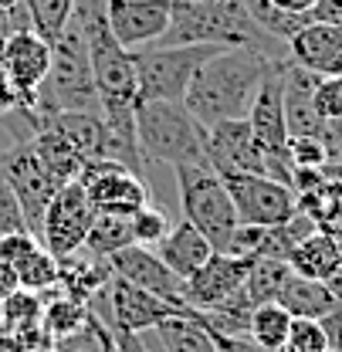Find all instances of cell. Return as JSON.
Returning a JSON list of instances; mask_svg holds the SVG:
<instances>
[{"mask_svg":"<svg viewBox=\"0 0 342 352\" xmlns=\"http://www.w3.org/2000/svg\"><path fill=\"white\" fill-rule=\"evenodd\" d=\"M288 160H292V166L325 170V166H329V149H325V142L315 139V135H292V139H288Z\"/></svg>","mask_w":342,"mask_h":352,"instance_id":"obj_32","label":"cell"},{"mask_svg":"<svg viewBox=\"0 0 342 352\" xmlns=\"http://www.w3.org/2000/svg\"><path fill=\"white\" fill-rule=\"evenodd\" d=\"M0 176L10 183V190L17 193L24 217L31 223V230H41V220L47 204L54 200V193L61 190V183L47 173V166L41 163L38 149L31 139L24 142H3L0 146Z\"/></svg>","mask_w":342,"mask_h":352,"instance_id":"obj_8","label":"cell"},{"mask_svg":"<svg viewBox=\"0 0 342 352\" xmlns=\"http://www.w3.org/2000/svg\"><path fill=\"white\" fill-rule=\"evenodd\" d=\"M129 220H132V237H136V244H142V248H156V244L170 234L167 210H160V207H153V204H146L142 210H136Z\"/></svg>","mask_w":342,"mask_h":352,"instance_id":"obj_30","label":"cell"},{"mask_svg":"<svg viewBox=\"0 0 342 352\" xmlns=\"http://www.w3.org/2000/svg\"><path fill=\"white\" fill-rule=\"evenodd\" d=\"M14 271H17L21 288H28V292H38V295H41V292H47V288H54V285H58L61 264H58V258H54L51 251L38 248L31 258H24Z\"/></svg>","mask_w":342,"mask_h":352,"instance_id":"obj_28","label":"cell"},{"mask_svg":"<svg viewBox=\"0 0 342 352\" xmlns=\"http://www.w3.org/2000/svg\"><path fill=\"white\" fill-rule=\"evenodd\" d=\"M41 298H44L41 325L47 329L51 339H65V336L85 329L88 318H92V308L85 302H78V298H72V295H65L58 285L41 292Z\"/></svg>","mask_w":342,"mask_h":352,"instance_id":"obj_22","label":"cell"},{"mask_svg":"<svg viewBox=\"0 0 342 352\" xmlns=\"http://www.w3.org/2000/svg\"><path fill=\"white\" fill-rule=\"evenodd\" d=\"M102 342H105V322L98 315H92L85 329H78L65 339H54V352H102Z\"/></svg>","mask_w":342,"mask_h":352,"instance_id":"obj_33","label":"cell"},{"mask_svg":"<svg viewBox=\"0 0 342 352\" xmlns=\"http://www.w3.org/2000/svg\"><path fill=\"white\" fill-rule=\"evenodd\" d=\"M308 21H319V24H336L342 28V0H315Z\"/></svg>","mask_w":342,"mask_h":352,"instance_id":"obj_37","label":"cell"},{"mask_svg":"<svg viewBox=\"0 0 342 352\" xmlns=\"http://www.w3.org/2000/svg\"><path fill=\"white\" fill-rule=\"evenodd\" d=\"M173 0H105L109 31L126 51L156 44L170 28Z\"/></svg>","mask_w":342,"mask_h":352,"instance_id":"obj_15","label":"cell"},{"mask_svg":"<svg viewBox=\"0 0 342 352\" xmlns=\"http://www.w3.org/2000/svg\"><path fill=\"white\" fill-rule=\"evenodd\" d=\"M92 220H95V207L88 200L85 186L75 179V183H65L54 200L47 204L41 220V237L44 251H51L58 261L61 258H72L78 251H85V241H88V230H92Z\"/></svg>","mask_w":342,"mask_h":352,"instance_id":"obj_9","label":"cell"},{"mask_svg":"<svg viewBox=\"0 0 342 352\" xmlns=\"http://www.w3.org/2000/svg\"><path fill=\"white\" fill-rule=\"evenodd\" d=\"M329 352H332V349H329Z\"/></svg>","mask_w":342,"mask_h":352,"instance_id":"obj_47","label":"cell"},{"mask_svg":"<svg viewBox=\"0 0 342 352\" xmlns=\"http://www.w3.org/2000/svg\"><path fill=\"white\" fill-rule=\"evenodd\" d=\"M244 7H248L251 21H255L264 34H271V38H278V41H285V44L292 41L301 28L308 24V17L285 14V10H278L271 0H244Z\"/></svg>","mask_w":342,"mask_h":352,"instance_id":"obj_27","label":"cell"},{"mask_svg":"<svg viewBox=\"0 0 342 352\" xmlns=\"http://www.w3.org/2000/svg\"><path fill=\"white\" fill-rule=\"evenodd\" d=\"M78 183L85 186L88 200L95 214H116V217H132L146 204H153V193L146 179L129 173L116 160H85Z\"/></svg>","mask_w":342,"mask_h":352,"instance_id":"obj_11","label":"cell"},{"mask_svg":"<svg viewBox=\"0 0 342 352\" xmlns=\"http://www.w3.org/2000/svg\"><path fill=\"white\" fill-rule=\"evenodd\" d=\"M325 285H329V292H332V295L339 298V305H342V271H336V274H332V278H329Z\"/></svg>","mask_w":342,"mask_h":352,"instance_id":"obj_42","label":"cell"},{"mask_svg":"<svg viewBox=\"0 0 342 352\" xmlns=\"http://www.w3.org/2000/svg\"><path fill=\"white\" fill-rule=\"evenodd\" d=\"M288 58H292V65H299L319 78L342 75V28L308 21L288 41Z\"/></svg>","mask_w":342,"mask_h":352,"instance_id":"obj_17","label":"cell"},{"mask_svg":"<svg viewBox=\"0 0 342 352\" xmlns=\"http://www.w3.org/2000/svg\"><path fill=\"white\" fill-rule=\"evenodd\" d=\"M34 149H38V156H41V163L47 166V173L54 176L61 186L65 183H75L78 176H82V166H85V156L72 146V139L65 135V132L54 126V119L44 126L34 139Z\"/></svg>","mask_w":342,"mask_h":352,"instance_id":"obj_21","label":"cell"},{"mask_svg":"<svg viewBox=\"0 0 342 352\" xmlns=\"http://www.w3.org/2000/svg\"><path fill=\"white\" fill-rule=\"evenodd\" d=\"M88 308H92V315H98L109 329H126V332H136V336L153 332L156 325H163L173 315H190V311H193V308L170 305V302H163V298H156V295L136 288L132 281L119 278V274L109 278L105 292H102L98 298H92Z\"/></svg>","mask_w":342,"mask_h":352,"instance_id":"obj_7","label":"cell"},{"mask_svg":"<svg viewBox=\"0 0 342 352\" xmlns=\"http://www.w3.org/2000/svg\"><path fill=\"white\" fill-rule=\"evenodd\" d=\"M336 241H339V254H342V230H336Z\"/></svg>","mask_w":342,"mask_h":352,"instance_id":"obj_45","label":"cell"},{"mask_svg":"<svg viewBox=\"0 0 342 352\" xmlns=\"http://www.w3.org/2000/svg\"><path fill=\"white\" fill-rule=\"evenodd\" d=\"M312 105H315L319 119H325V122H336V119H342V75L322 78V82L315 85Z\"/></svg>","mask_w":342,"mask_h":352,"instance_id":"obj_35","label":"cell"},{"mask_svg":"<svg viewBox=\"0 0 342 352\" xmlns=\"http://www.w3.org/2000/svg\"><path fill=\"white\" fill-rule=\"evenodd\" d=\"M278 305H285L292 311V318H325L329 311H336L339 298L329 292L325 281H315V278H301V274H288L281 295H278Z\"/></svg>","mask_w":342,"mask_h":352,"instance_id":"obj_20","label":"cell"},{"mask_svg":"<svg viewBox=\"0 0 342 352\" xmlns=\"http://www.w3.org/2000/svg\"><path fill=\"white\" fill-rule=\"evenodd\" d=\"M109 267H112V274L132 281L136 288H142V292H149V295H156L176 308H190L186 305V281L156 254V248L129 244L119 254L109 258Z\"/></svg>","mask_w":342,"mask_h":352,"instance_id":"obj_14","label":"cell"},{"mask_svg":"<svg viewBox=\"0 0 342 352\" xmlns=\"http://www.w3.org/2000/svg\"><path fill=\"white\" fill-rule=\"evenodd\" d=\"M21 230H31V223L24 217V207H21L17 193H14L10 183L0 176V237L21 234ZM31 234H34V230H31Z\"/></svg>","mask_w":342,"mask_h":352,"instance_id":"obj_34","label":"cell"},{"mask_svg":"<svg viewBox=\"0 0 342 352\" xmlns=\"http://www.w3.org/2000/svg\"><path fill=\"white\" fill-rule=\"evenodd\" d=\"M44 311V298L38 292H28V288H17L14 295H7L0 302V322L7 329H24V325H34L41 322Z\"/></svg>","mask_w":342,"mask_h":352,"instance_id":"obj_29","label":"cell"},{"mask_svg":"<svg viewBox=\"0 0 342 352\" xmlns=\"http://www.w3.org/2000/svg\"><path fill=\"white\" fill-rule=\"evenodd\" d=\"M129 244H136V237H132V220L116 217V214H95L92 230H88V241H85V251L92 258L109 261L112 254H119Z\"/></svg>","mask_w":342,"mask_h":352,"instance_id":"obj_24","label":"cell"},{"mask_svg":"<svg viewBox=\"0 0 342 352\" xmlns=\"http://www.w3.org/2000/svg\"><path fill=\"white\" fill-rule=\"evenodd\" d=\"M292 267L288 261H278V258H257L248 271V281H244V292L255 305H264V302H278L285 281H288Z\"/></svg>","mask_w":342,"mask_h":352,"instance_id":"obj_26","label":"cell"},{"mask_svg":"<svg viewBox=\"0 0 342 352\" xmlns=\"http://www.w3.org/2000/svg\"><path fill=\"white\" fill-rule=\"evenodd\" d=\"M207 146V163L214 166L220 176L234 173H264L268 176V156L255 139V129L248 119H227L217 122L204 135Z\"/></svg>","mask_w":342,"mask_h":352,"instance_id":"obj_12","label":"cell"},{"mask_svg":"<svg viewBox=\"0 0 342 352\" xmlns=\"http://www.w3.org/2000/svg\"><path fill=\"white\" fill-rule=\"evenodd\" d=\"M204 135L183 102H136V142L146 166L207 163Z\"/></svg>","mask_w":342,"mask_h":352,"instance_id":"obj_3","label":"cell"},{"mask_svg":"<svg viewBox=\"0 0 342 352\" xmlns=\"http://www.w3.org/2000/svg\"><path fill=\"white\" fill-rule=\"evenodd\" d=\"M220 51V44H149L132 51L139 102H183L193 75Z\"/></svg>","mask_w":342,"mask_h":352,"instance_id":"obj_6","label":"cell"},{"mask_svg":"<svg viewBox=\"0 0 342 352\" xmlns=\"http://www.w3.org/2000/svg\"><path fill=\"white\" fill-rule=\"evenodd\" d=\"M68 28H75L88 47L92 75H95L98 102H102V119L109 122V129L116 132L119 139L136 142L139 75H136L132 51H126L122 44L116 41V34L109 31L105 0H78Z\"/></svg>","mask_w":342,"mask_h":352,"instance_id":"obj_1","label":"cell"},{"mask_svg":"<svg viewBox=\"0 0 342 352\" xmlns=\"http://www.w3.org/2000/svg\"><path fill=\"white\" fill-rule=\"evenodd\" d=\"M281 352H329V342H325V332L315 318H295L292 322V332L285 339Z\"/></svg>","mask_w":342,"mask_h":352,"instance_id":"obj_31","label":"cell"},{"mask_svg":"<svg viewBox=\"0 0 342 352\" xmlns=\"http://www.w3.org/2000/svg\"><path fill=\"white\" fill-rule=\"evenodd\" d=\"M75 3L78 0H24L31 31H38L47 44H54L68 31L72 14H75Z\"/></svg>","mask_w":342,"mask_h":352,"instance_id":"obj_25","label":"cell"},{"mask_svg":"<svg viewBox=\"0 0 342 352\" xmlns=\"http://www.w3.org/2000/svg\"><path fill=\"white\" fill-rule=\"evenodd\" d=\"M156 254L186 281V278H193V271H200V264L214 254V244L190 220H180L176 227H170V234L156 244Z\"/></svg>","mask_w":342,"mask_h":352,"instance_id":"obj_18","label":"cell"},{"mask_svg":"<svg viewBox=\"0 0 342 352\" xmlns=\"http://www.w3.org/2000/svg\"><path fill=\"white\" fill-rule=\"evenodd\" d=\"M24 7V0H0V10L3 14H10V10H21Z\"/></svg>","mask_w":342,"mask_h":352,"instance_id":"obj_43","label":"cell"},{"mask_svg":"<svg viewBox=\"0 0 342 352\" xmlns=\"http://www.w3.org/2000/svg\"><path fill=\"white\" fill-rule=\"evenodd\" d=\"M288 267L301 278H315V281H329L336 271H342V254L336 230H312L308 237H301L288 254Z\"/></svg>","mask_w":342,"mask_h":352,"instance_id":"obj_19","label":"cell"},{"mask_svg":"<svg viewBox=\"0 0 342 352\" xmlns=\"http://www.w3.org/2000/svg\"><path fill=\"white\" fill-rule=\"evenodd\" d=\"M292 311L278 302H264L251 311V329H248V339L255 342L261 352H281L288 332H292Z\"/></svg>","mask_w":342,"mask_h":352,"instance_id":"obj_23","label":"cell"},{"mask_svg":"<svg viewBox=\"0 0 342 352\" xmlns=\"http://www.w3.org/2000/svg\"><path fill=\"white\" fill-rule=\"evenodd\" d=\"M255 261L257 258L214 251L207 261L200 264V271H193V278H186V305L197 308V311L220 305L224 298H231L234 292L244 288L248 271H251Z\"/></svg>","mask_w":342,"mask_h":352,"instance_id":"obj_16","label":"cell"},{"mask_svg":"<svg viewBox=\"0 0 342 352\" xmlns=\"http://www.w3.org/2000/svg\"><path fill=\"white\" fill-rule=\"evenodd\" d=\"M271 3L285 14H295V17H308L312 7H315V0H271Z\"/></svg>","mask_w":342,"mask_h":352,"instance_id":"obj_41","label":"cell"},{"mask_svg":"<svg viewBox=\"0 0 342 352\" xmlns=\"http://www.w3.org/2000/svg\"><path fill=\"white\" fill-rule=\"evenodd\" d=\"M285 65H292V58H271L257 47H224L193 75L183 105L204 129L227 119H248L261 82Z\"/></svg>","mask_w":342,"mask_h":352,"instance_id":"obj_2","label":"cell"},{"mask_svg":"<svg viewBox=\"0 0 342 352\" xmlns=\"http://www.w3.org/2000/svg\"><path fill=\"white\" fill-rule=\"evenodd\" d=\"M0 68L10 75L14 88L21 91V102L28 109H34L38 91L51 68V44L31 28H17L7 34V41L0 47Z\"/></svg>","mask_w":342,"mask_h":352,"instance_id":"obj_13","label":"cell"},{"mask_svg":"<svg viewBox=\"0 0 342 352\" xmlns=\"http://www.w3.org/2000/svg\"><path fill=\"white\" fill-rule=\"evenodd\" d=\"M173 173H176L183 220H190L214 244V251H227L234 230L241 227V217L224 176L211 163H183V166H173Z\"/></svg>","mask_w":342,"mask_h":352,"instance_id":"obj_5","label":"cell"},{"mask_svg":"<svg viewBox=\"0 0 342 352\" xmlns=\"http://www.w3.org/2000/svg\"><path fill=\"white\" fill-rule=\"evenodd\" d=\"M319 325H322V332H325V342H329V349H332V352H342V308L329 311L325 318H319Z\"/></svg>","mask_w":342,"mask_h":352,"instance_id":"obj_39","label":"cell"},{"mask_svg":"<svg viewBox=\"0 0 342 352\" xmlns=\"http://www.w3.org/2000/svg\"><path fill=\"white\" fill-rule=\"evenodd\" d=\"M34 352H54V346H44V349H34Z\"/></svg>","mask_w":342,"mask_h":352,"instance_id":"obj_46","label":"cell"},{"mask_svg":"<svg viewBox=\"0 0 342 352\" xmlns=\"http://www.w3.org/2000/svg\"><path fill=\"white\" fill-rule=\"evenodd\" d=\"M231 200L237 207L241 223L251 227H281L299 214V197L288 183L264 173H234L224 176Z\"/></svg>","mask_w":342,"mask_h":352,"instance_id":"obj_10","label":"cell"},{"mask_svg":"<svg viewBox=\"0 0 342 352\" xmlns=\"http://www.w3.org/2000/svg\"><path fill=\"white\" fill-rule=\"evenodd\" d=\"M24 102H21V91L14 88V82H10V75L0 68V119L3 116H10L14 109H21Z\"/></svg>","mask_w":342,"mask_h":352,"instance_id":"obj_38","label":"cell"},{"mask_svg":"<svg viewBox=\"0 0 342 352\" xmlns=\"http://www.w3.org/2000/svg\"><path fill=\"white\" fill-rule=\"evenodd\" d=\"M102 352H122L119 346H116V339H112V332L105 329V342H102Z\"/></svg>","mask_w":342,"mask_h":352,"instance_id":"obj_44","label":"cell"},{"mask_svg":"<svg viewBox=\"0 0 342 352\" xmlns=\"http://www.w3.org/2000/svg\"><path fill=\"white\" fill-rule=\"evenodd\" d=\"M34 109L44 112L47 119H54L61 112H95V116H102L88 47L75 28H68L51 44V68H47V78L38 91Z\"/></svg>","mask_w":342,"mask_h":352,"instance_id":"obj_4","label":"cell"},{"mask_svg":"<svg viewBox=\"0 0 342 352\" xmlns=\"http://www.w3.org/2000/svg\"><path fill=\"white\" fill-rule=\"evenodd\" d=\"M38 248H44V244H41V237L31 234V230L7 234V237H0V261H7L10 267H17L24 258H31Z\"/></svg>","mask_w":342,"mask_h":352,"instance_id":"obj_36","label":"cell"},{"mask_svg":"<svg viewBox=\"0 0 342 352\" xmlns=\"http://www.w3.org/2000/svg\"><path fill=\"white\" fill-rule=\"evenodd\" d=\"M21 288V281H17V271L10 267L7 261H0V302L7 298V295H14Z\"/></svg>","mask_w":342,"mask_h":352,"instance_id":"obj_40","label":"cell"}]
</instances>
